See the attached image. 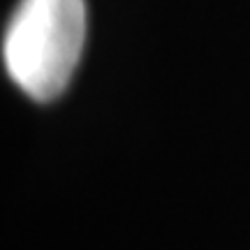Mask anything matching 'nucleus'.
Segmentation results:
<instances>
[{
    "label": "nucleus",
    "instance_id": "obj_1",
    "mask_svg": "<svg viewBox=\"0 0 250 250\" xmlns=\"http://www.w3.org/2000/svg\"><path fill=\"white\" fill-rule=\"evenodd\" d=\"M83 40V0H19L2 40L7 74L30 98H56L77 70Z\"/></svg>",
    "mask_w": 250,
    "mask_h": 250
}]
</instances>
